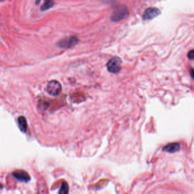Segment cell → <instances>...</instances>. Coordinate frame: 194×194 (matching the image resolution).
<instances>
[{
  "label": "cell",
  "mask_w": 194,
  "mask_h": 194,
  "mask_svg": "<svg viewBox=\"0 0 194 194\" xmlns=\"http://www.w3.org/2000/svg\"><path fill=\"white\" fill-rule=\"evenodd\" d=\"M129 15V10L128 8L123 5L119 6L115 9L111 16L113 21H120L125 19Z\"/></svg>",
  "instance_id": "obj_1"
},
{
  "label": "cell",
  "mask_w": 194,
  "mask_h": 194,
  "mask_svg": "<svg viewBox=\"0 0 194 194\" xmlns=\"http://www.w3.org/2000/svg\"><path fill=\"white\" fill-rule=\"evenodd\" d=\"M121 59L115 57L108 61L107 64V67L108 71L113 73H116L120 71L121 69Z\"/></svg>",
  "instance_id": "obj_2"
},
{
  "label": "cell",
  "mask_w": 194,
  "mask_h": 194,
  "mask_svg": "<svg viewBox=\"0 0 194 194\" xmlns=\"http://www.w3.org/2000/svg\"><path fill=\"white\" fill-rule=\"evenodd\" d=\"M46 90L50 95L55 96H58L61 93L62 88L59 82L52 80L51 81L48 82Z\"/></svg>",
  "instance_id": "obj_3"
},
{
  "label": "cell",
  "mask_w": 194,
  "mask_h": 194,
  "mask_svg": "<svg viewBox=\"0 0 194 194\" xmlns=\"http://www.w3.org/2000/svg\"><path fill=\"white\" fill-rule=\"evenodd\" d=\"M78 43V38L76 37H70L61 41L58 43V46L60 48H69L76 45Z\"/></svg>",
  "instance_id": "obj_4"
},
{
  "label": "cell",
  "mask_w": 194,
  "mask_h": 194,
  "mask_svg": "<svg viewBox=\"0 0 194 194\" xmlns=\"http://www.w3.org/2000/svg\"><path fill=\"white\" fill-rule=\"evenodd\" d=\"M160 13V10L156 8H149L145 10L143 14L144 20H150L159 16Z\"/></svg>",
  "instance_id": "obj_5"
},
{
  "label": "cell",
  "mask_w": 194,
  "mask_h": 194,
  "mask_svg": "<svg viewBox=\"0 0 194 194\" xmlns=\"http://www.w3.org/2000/svg\"><path fill=\"white\" fill-rule=\"evenodd\" d=\"M13 177L18 181L23 182H27L30 180L31 178L28 173L23 170H18L14 171L13 173Z\"/></svg>",
  "instance_id": "obj_6"
},
{
  "label": "cell",
  "mask_w": 194,
  "mask_h": 194,
  "mask_svg": "<svg viewBox=\"0 0 194 194\" xmlns=\"http://www.w3.org/2000/svg\"><path fill=\"white\" fill-rule=\"evenodd\" d=\"M18 127L22 132L25 133L27 128V123L26 118L22 116L19 117L18 118Z\"/></svg>",
  "instance_id": "obj_7"
},
{
  "label": "cell",
  "mask_w": 194,
  "mask_h": 194,
  "mask_svg": "<svg viewBox=\"0 0 194 194\" xmlns=\"http://www.w3.org/2000/svg\"><path fill=\"white\" fill-rule=\"evenodd\" d=\"M179 149H180V146L178 143H171L164 147V151H167L168 153H171L177 152L179 150Z\"/></svg>",
  "instance_id": "obj_8"
},
{
  "label": "cell",
  "mask_w": 194,
  "mask_h": 194,
  "mask_svg": "<svg viewBox=\"0 0 194 194\" xmlns=\"http://www.w3.org/2000/svg\"><path fill=\"white\" fill-rule=\"evenodd\" d=\"M54 5V2L52 0H44V3L41 7L42 10H46L51 8Z\"/></svg>",
  "instance_id": "obj_9"
},
{
  "label": "cell",
  "mask_w": 194,
  "mask_h": 194,
  "mask_svg": "<svg viewBox=\"0 0 194 194\" xmlns=\"http://www.w3.org/2000/svg\"><path fill=\"white\" fill-rule=\"evenodd\" d=\"M69 187L67 182H63L62 184L60 190L59 191V194H67L69 192Z\"/></svg>",
  "instance_id": "obj_10"
},
{
  "label": "cell",
  "mask_w": 194,
  "mask_h": 194,
  "mask_svg": "<svg viewBox=\"0 0 194 194\" xmlns=\"http://www.w3.org/2000/svg\"><path fill=\"white\" fill-rule=\"evenodd\" d=\"M187 56L190 60H194V50H192L189 52Z\"/></svg>",
  "instance_id": "obj_11"
},
{
  "label": "cell",
  "mask_w": 194,
  "mask_h": 194,
  "mask_svg": "<svg viewBox=\"0 0 194 194\" xmlns=\"http://www.w3.org/2000/svg\"><path fill=\"white\" fill-rule=\"evenodd\" d=\"M190 75L194 80V69H191L190 70Z\"/></svg>",
  "instance_id": "obj_12"
}]
</instances>
